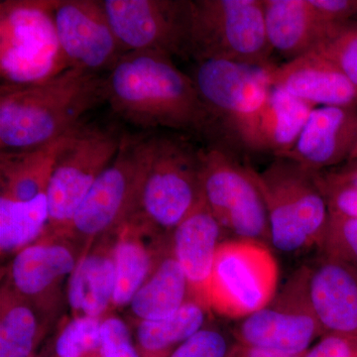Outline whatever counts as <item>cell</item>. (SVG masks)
I'll return each mask as SVG.
<instances>
[{
  "instance_id": "cell-1",
  "label": "cell",
  "mask_w": 357,
  "mask_h": 357,
  "mask_svg": "<svg viewBox=\"0 0 357 357\" xmlns=\"http://www.w3.org/2000/svg\"><path fill=\"white\" fill-rule=\"evenodd\" d=\"M105 93L112 112L137 128L213 134L191 76L166 54L126 52L105 76Z\"/></svg>"
},
{
  "instance_id": "cell-2",
  "label": "cell",
  "mask_w": 357,
  "mask_h": 357,
  "mask_svg": "<svg viewBox=\"0 0 357 357\" xmlns=\"http://www.w3.org/2000/svg\"><path fill=\"white\" fill-rule=\"evenodd\" d=\"M102 102L105 76L77 68L31 86H1L0 150L23 151L60 139Z\"/></svg>"
},
{
  "instance_id": "cell-3",
  "label": "cell",
  "mask_w": 357,
  "mask_h": 357,
  "mask_svg": "<svg viewBox=\"0 0 357 357\" xmlns=\"http://www.w3.org/2000/svg\"><path fill=\"white\" fill-rule=\"evenodd\" d=\"M201 149L178 136H147L146 158L130 218L169 234L203 199Z\"/></svg>"
},
{
  "instance_id": "cell-4",
  "label": "cell",
  "mask_w": 357,
  "mask_h": 357,
  "mask_svg": "<svg viewBox=\"0 0 357 357\" xmlns=\"http://www.w3.org/2000/svg\"><path fill=\"white\" fill-rule=\"evenodd\" d=\"M268 220L270 244L284 255L318 248L328 210L314 171L287 158H276L257 172Z\"/></svg>"
},
{
  "instance_id": "cell-5",
  "label": "cell",
  "mask_w": 357,
  "mask_h": 357,
  "mask_svg": "<svg viewBox=\"0 0 357 357\" xmlns=\"http://www.w3.org/2000/svg\"><path fill=\"white\" fill-rule=\"evenodd\" d=\"M263 0H190L188 57L273 66Z\"/></svg>"
},
{
  "instance_id": "cell-6",
  "label": "cell",
  "mask_w": 357,
  "mask_h": 357,
  "mask_svg": "<svg viewBox=\"0 0 357 357\" xmlns=\"http://www.w3.org/2000/svg\"><path fill=\"white\" fill-rule=\"evenodd\" d=\"M53 2H1V86L40 84L69 68L59 44Z\"/></svg>"
},
{
  "instance_id": "cell-7",
  "label": "cell",
  "mask_w": 357,
  "mask_h": 357,
  "mask_svg": "<svg viewBox=\"0 0 357 357\" xmlns=\"http://www.w3.org/2000/svg\"><path fill=\"white\" fill-rule=\"evenodd\" d=\"M278 286L279 265L271 246L230 239L218 246L206 304L225 318L243 319L267 306Z\"/></svg>"
},
{
  "instance_id": "cell-8",
  "label": "cell",
  "mask_w": 357,
  "mask_h": 357,
  "mask_svg": "<svg viewBox=\"0 0 357 357\" xmlns=\"http://www.w3.org/2000/svg\"><path fill=\"white\" fill-rule=\"evenodd\" d=\"M147 136L124 133L121 148L96 178L73 218L68 236L86 248L114 234L135 213L139 196Z\"/></svg>"
},
{
  "instance_id": "cell-9",
  "label": "cell",
  "mask_w": 357,
  "mask_h": 357,
  "mask_svg": "<svg viewBox=\"0 0 357 357\" xmlns=\"http://www.w3.org/2000/svg\"><path fill=\"white\" fill-rule=\"evenodd\" d=\"M123 134L116 128L86 123L70 134L59 152L47 188V234L68 236L77 208L116 156Z\"/></svg>"
},
{
  "instance_id": "cell-10",
  "label": "cell",
  "mask_w": 357,
  "mask_h": 357,
  "mask_svg": "<svg viewBox=\"0 0 357 357\" xmlns=\"http://www.w3.org/2000/svg\"><path fill=\"white\" fill-rule=\"evenodd\" d=\"M201 161L203 198L222 229L271 246L257 172L220 145L201 148Z\"/></svg>"
},
{
  "instance_id": "cell-11",
  "label": "cell",
  "mask_w": 357,
  "mask_h": 357,
  "mask_svg": "<svg viewBox=\"0 0 357 357\" xmlns=\"http://www.w3.org/2000/svg\"><path fill=\"white\" fill-rule=\"evenodd\" d=\"M234 333L243 347L304 356L323 337L307 292V267L293 273L267 306L239 319Z\"/></svg>"
},
{
  "instance_id": "cell-12",
  "label": "cell",
  "mask_w": 357,
  "mask_h": 357,
  "mask_svg": "<svg viewBox=\"0 0 357 357\" xmlns=\"http://www.w3.org/2000/svg\"><path fill=\"white\" fill-rule=\"evenodd\" d=\"M273 66H256L227 60L196 62L191 77L210 116L213 134L237 133L266 102L271 91Z\"/></svg>"
},
{
  "instance_id": "cell-13",
  "label": "cell",
  "mask_w": 357,
  "mask_h": 357,
  "mask_svg": "<svg viewBox=\"0 0 357 357\" xmlns=\"http://www.w3.org/2000/svg\"><path fill=\"white\" fill-rule=\"evenodd\" d=\"M126 52L150 50L188 58L190 0H102Z\"/></svg>"
},
{
  "instance_id": "cell-14",
  "label": "cell",
  "mask_w": 357,
  "mask_h": 357,
  "mask_svg": "<svg viewBox=\"0 0 357 357\" xmlns=\"http://www.w3.org/2000/svg\"><path fill=\"white\" fill-rule=\"evenodd\" d=\"M52 13L69 68L102 75L126 53L112 30L102 1L58 0L53 2Z\"/></svg>"
},
{
  "instance_id": "cell-15",
  "label": "cell",
  "mask_w": 357,
  "mask_h": 357,
  "mask_svg": "<svg viewBox=\"0 0 357 357\" xmlns=\"http://www.w3.org/2000/svg\"><path fill=\"white\" fill-rule=\"evenodd\" d=\"M84 248L69 236L47 234L16 253L4 285L42 312H51L61 285L76 268Z\"/></svg>"
},
{
  "instance_id": "cell-16",
  "label": "cell",
  "mask_w": 357,
  "mask_h": 357,
  "mask_svg": "<svg viewBox=\"0 0 357 357\" xmlns=\"http://www.w3.org/2000/svg\"><path fill=\"white\" fill-rule=\"evenodd\" d=\"M307 267V292L323 337H357V268L321 255Z\"/></svg>"
},
{
  "instance_id": "cell-17",
  "label": "cell",
  "mask_w": 357,
  "mask_h": 357,
  "mask_svg": "<svg viewBox=\"0 0 357 357\" xmlns=\"http://www.w3.org/2000/svg\"><path fill=\"white\" fill-rule=\"evenodd\" d=\"M357 146V107H314L299 139L282 158L312 171L342 165Z\"/></svg>"
},
{
  "instance_id": "cell-18",
  "label": "cell",
  "mask_w": 357,
  "mask_h": 357,
  "mask_svg": "<svg viewBox=\"0 0 357 357\" xmlns=\"http://www.w3.org/2000/svg\"><path fill=\"white\" fill-rule=\"evenodd\" d=\"M271 83L317 107H357L356 84L316 51L275 66Z\"/></svg>"
},
{
  "instance_id": "cell-19",
  "label": "cell",
  "mask_w": 357,
  "mask_h": 357,
  "mask_svg": "<svg viewBox=\"0 0 357 357\" xmlns=\"http://www.w3.org/2000/svg\"><path fill=\"white\" fill-rule=\"evenodd\" d=\"M314 107L283 89L272 88L266 102L234 141L250 151L282 158L295 146Z\"/></svg>"
},
{
  "instance_id": "cell-20",
  "label": "cell",
  "mask_w": 357,
  "mask_h": 357,
  "mask_svg": "<svg viewBox=\"0 0 357 357\" xmlns=\"http://www.w3.org/2000/svg\"><path fill=\"white\" fill-rule=\"evenodd\" d=\"M223 230L203 198L170 234L173 255L187 277L192 299L208 309L206 296Z\"/></svg>"
},
{
  "instance_id": "cell-21",
  "label": "cell",
  "mask_w": 357,
  "mask_h": 357,
  "mask_svg": "<svg viewBox=\"0 0 357 357\" xmlns=\"http://www.w3.org/2000/svg\"><path fill=\"white\" fill-rule=\"evenodd\" d=\"M116 232L117 230L89 244L70 275L67 299L73 318H105L112 307L116 284Z\"/></svg>"
},
{
  "instance_id": "cell-22",
  "label": "cell",
  "mask_w": 357,
  "mask_h": 357,
  "mask_svg": "<svg viewBox=\"0 0 357 357\" xmlns=\"http://www.w3.org/2000/svg\"><path fill=\"white\" fill-rule=\"evenodd\" d=\"M263 8L270 46L287 61L314 51L344 24L321 17L310 0H263Z\"/></svg>"
},
{
  "instance_id": "cell-23",
  "label": "cell",
  "mask_w": 357,
  "mask_h": 357,
  "mask_svg": "<svg viewBox=\"0 0 357 357\" xmlns=\"http://www.w3.org/2000/svg\"><path fill=\"white\" fill-rule=\"evenodd\" d=\"M162 234L150 229L146 225L130 218L116 232L114 246L116 284L112 307L129 306L134 295L153 272L155 252L151 238ZM159 261V260H158Z\"/></svg>"
},
{
  "instance_id": "cell-24",
  "label": "cell",
  "mask_w": 357,
  "mask_h": 357,
  "mask_svg": "<svg viewBox=\"0 0 357 357\" xmlns=\"http://www.w3.org/2000/svg\"><path fill=\"white\" fill-rule=\"evenodd\" d=\"M70 133L34 149L0 152V197L27 202L46 192L59 152Z\"/></svg>"
},
{
  "instance_id": "cell-25",
  "label": "cell",
  "mask_w": 357,
  "mask_h": 357,
  "mask_svg": "<svg viewBox=\"0 0 357 357\" xmlns=\"http://www.w3.org/2000/svg\"><path fill=\"white\" fill-rule=\"evenodd\" d=\"M191 300L189 282L170 245L128 307L139 321H157L172 316Z\"/></svg>"
},
{
  "instance_id": "cell-26",
  "label": "cell",
  "mask_w": 357,
  "mask_h": 357,
  "mask_svg": "<svg viewBox=\"0 0 357 357\" xmlns=\"http://www.w3.org/2000/svg\"><path fill=\"white\" fill-rule=\"evenodd\" d=\"M49 222L46 192L27 202L0 197V251L15 255L46 232Z\"/></svg>"
},
{
  "instance_id": "cell-27",
  "label": "cell",
  "mask_w": 357,
  "mask_h": 357,
  "mask_svg": "<svg viewBox=\"0 0 357 357\" xmlns=\"http://www.w3.org/2000/svg\"><path fill=\"white\" fill-rule=\"evenodd\" d=\"M0 298V357H30L41 333L43 312L6 285Z\"/></svg>"
},
{
  "instance_id": "cell-28",
  "label": "cell",
  "mask_w": 357,
  "mask_h": 357,
  "mask_svg": "<svg viewBox=\"0 0 357 357\" xmlns=\"http://www.w3.org/2000/svg\"><path fill=\"white\" fill-rule=\"evenodd\" d=\"M210 310L191 300L172 316L157 321H139L136 338L141 351L152 356L172 354L206 323Z\"/></svg>"
},
{
  "instance_id": "cell-29",
  "label": "cell",
  "mask_w": 357,
  "mask_h": 357,
  "mask_svg": "<svg viewBox=\"0 0 357 357\" xmlns=\"http://www.w3.org/2000/svg\"><path fill=\"white\" fill-rule=\"evenodd\" d=\"M314 172L328 215L357 218V169L344 164Z\"/></svg>"
},
{
  "instance_id": "cell-30",
  "label": "cell",
  "mask_w": 357,
  "mask_h": 357,
  "mask_svg": "<svg viewBox=\"0 0 357 357\" xmlns=\"http://www.w3.org/2000/svg\"><path fill=\"white\" fill-rule=\"evenodd\" d=\"M102 319L79 317L70 319L56 340V356H100V326Z\"/></svg>"
},
{
  "instance_id": "cell-31",
  "label": "cell",
  "mask_w": 357,
  "mask_h": 357,
  "mask_svg": "<svg viewBox=\"0 0 357 357\" xmlns=\"http://www.w3.org/2000/svg\"><path fill=\"white\" fill-rule=\"evenodd\" d=\"M208 323L178 345L169 357L236 356L241 345L237 342L234 330Z\"/></svg>"
},
{
  "instance_id": "cell-32",
  "label": "cell",
  "mask_w": 357,
  "mask_h": 357,
  "mask_svg": "<svg viewBox=\"0 0 357 357\" xmlns=\"http://www.w3.org/2000/svg\"><path fill=\"white\" fill-rule=\"evenodd\" d=\"M319 255L357 268V218L328 215Z\"/></svg>"
},
{
  "instance_id": "cell-33",
  "label": "cell",
  "mask_w": 357,
  "mask_h": 357,
  "mask_svg": "<svg viewBox=\"0 0 357 357\" xmlns=\"http://www.w3.org/2000/svg\"><path fill=\"white\" fill-rule=\"evenodd\" d=\"M314 51L337 66L357 86V22L344 23Z\"/></svg>"
},
{
  "instance_id": "cell-34",
  "label": "cell",
  "mask_w": 357,
  "mask_h": 357,
  "mask_svg": "<svg viewBox=\"0 0 357 357\" xmlns=\"http://www.w3.org/2000/svg\"><path fill=\"white\" fill-rule=\"evenodd\" d=\"M100 357H141L134 347L128 325L119 317L105 316L102 319Z\"/></svg>"
},
{
  "instance_id": "cell-35",
  "label": "cell",
  "mask_w": 357,
  "mask_h": 357,
  "mask_svg": "<svg viewBox=\"0 0 357 357\" xmlns=\"http://www.w3.org/2000/svg\"><path fill=\"white\" fill-rule=\"evenodd\" d=\"M303 357H357V337L324 335Z\"/></svg>"
},
{
  "instance_id": "cell-36",
  "label": "cell",
  "mask_w": 357,
  "mask_h": 357,
  "mask_svg": "<svg viewBox=\"0 0 357 357\" xmlns=\"http://www.w3.org/2000/svg\"><path fill=\"white\" fill-rule=\"evenodd\" d=\"M234 357H303L302 356H291L286 354H277L263 349H253V347H246L241 345L238 351Z\"/></svg>"
},
{
  "instance_id": "cell-37",
  "label": "cell",
  "mask_w": 357,
  "mask_h": 357,
  "mask_svg": "<svg viewBox=\"0 0 357 357\" xmlns=\"http://www.w3.org/2000/svg\"><path fill=\"white\" fill-rule=\"evenodd\" d=\"M344 165L351 167V168L357 169V146L354 148V151L351 156H349V160L345 162Z\"/></svg>"
}]
</instances>
